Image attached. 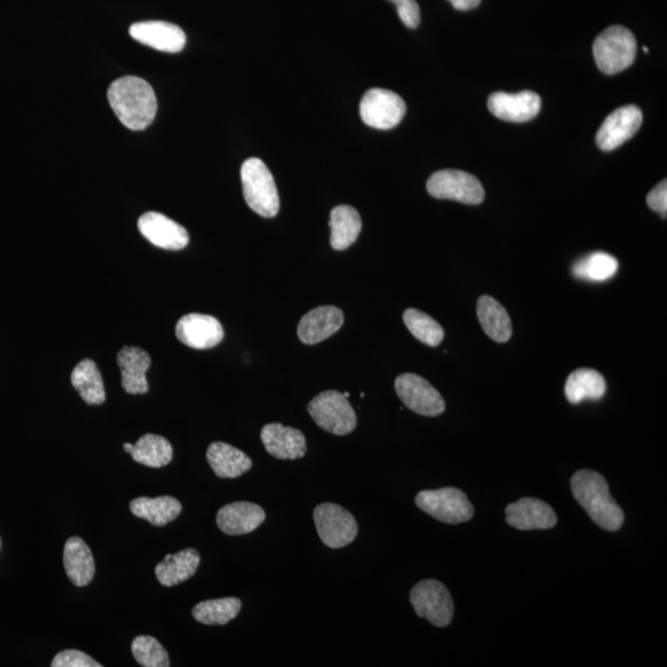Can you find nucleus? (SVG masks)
Instances as JSON below:
<instances>
[{
	"mask_svg": "<svg viewBox=\"0 0 667 667\" xmlns=\"http://www.w3.org/2000/svg\"><path fill=\"white\" fill-rule=\"evenodd\" d=\"M201 564V555L196 549H185L180 553L167 555L156 566L157 580L162 586L173 587L191 579Z\"/></svg>",
	"mask_w": 667,
	"mask_h": 667,
	"instance_id": "5701e85b",
	"label": "nucleus"
},
{
	"mask_svg": "<svg viewBox=\"0 0 667 667\" xmlns=\"http://www.w3.org/2000/svg\"><path fill=\"white\" fill-rule=\"evenodd\" d=\"M395 387L404 406L414 413L424 417H438L445 412L443 397L425 378L403 374L397 377Z\"/></svg>",
	"mask_w": 667,
	"mask_h": 667,
	"instance_id": "9b49d317",
	"label": "nucleus"
},
{
	"mask_svg": "<svg viewBox=\"0 0 667 667\" xmlns=\"http://www.w3.org/2000/svg\"><path fill=\"white\" fill-rule=\"evenodd\" d=\"M403 320L414 338L422 341L425 345L435 348V346H438L444 340V329L440 327L437 320L428 314L418 311V309H407L403 313Z\"/></svg>",
	"mask_w": 667,
	"mask_h": 667,
	"instance_id": "473e14b6",
	"label": "nucleus"
},
{
	"mask_svg": "<svg viewBox=\"0 0 667 667\" xmlns=\"http://www.w3.org/2000/svg\"><path fill=\"white\" fill-rule=\"evenodd\" d=\"M131 38L140 44L167 54H177L185 49L186 34L180 26L166 21H143L130 26Z\"/></svg>",
	"mask_w": 667,
	"mask_h": 667,
	"instance_id": "2eb2a0df",
	"label": "nucleus"
},
{
	"mask_svg": "<svg viewBox=\"0 0 667 667\" xmlns=\"http://www.w3.org/2000/svg\"><path fill=\"white\" fill-rule=\"evenodd\" d=\"M637 55V40L632 31L613 25L597 36L593 56L600 71L613 76L633 65Z\"/></svg>",
	"mask_w": 667,
	"mask_h": 667,
	"instance_id": "20e7f679",
	"label": "nucleus"
},
{
	"mask_svg": "<svg viewBox=\"0 0 667 667\" xmlns=\"http://www.w3.org/2000/svg\"><path fill=\"white\" fill-rule=\"evenodd\" d=\"M416 504L430 517L446 524L469 522L475 513L469 498L455 487L419 492Z\"/></svg>",
	"mask_w": 667,
	"mask_h": 667,
	"instance_id": "423d86ee",
	"label": "nucleus"
},
{
	"mask_svg": "<svg viewBox=\"0 0 667 667\" xmlns=\"http://www.w3.org/2000/svg\"><path fill=\"white\" fill-rule=\"evenodd\" d=\"M427 189L434 198L451 199L469 206L481 204L486 196L485 189L475 176L458 170L435 172L428 180Z\"/></svg>",
	"mask_w": 667,
	"mask_h": 667,
	"instance_id": "1a4fd4ad",
	"label": "nucleus"
},
{
	"mask_svg": "<svg viewBox=\"0 0 667 667\" xmlns=\"http://www.w3.org/2000/svg\"><path fill=\"white\" fill-rule=\"evenodd\" d=\"M344 396H345L346 398H349V396H350V395H349V392H345V393H344Z\"/></svg>",
	"mask_w": 667,
	"mask_h": 667,
	"instance_id": "ea45409f",
	"label": "nucleus"
},
{
	"mask_svg": "<svg viewBox=\"0 0 667 667\" xmlns=\"http://www.w3.org/2000/svg\"><path fill=\"white\" fill-rule=\"evenodd\" d=\"M131 651L136 661L144 667H168L170 658L159 640L150 635H140L131 644Z\"/></svg>",
	"mask_w": 667,
	"mask_h": 667,
	"instance_id": "72a5a7b5",
	"label": "nucleus"
},
{
	"mask_svg": "<svg viewBox=\"0 0 667 667\" xmlns=\"http://www.w3.org/2000/svg\"><path fill=\"white\" fill-rule=\"evenodd\" d=\"M308 413L325 432L348 435L356 429L357 418L353 406L344 393L325 391L308 404Z\"/></svg>",
	"mask_w": 667,
	"mask_h": 667,
	"instance_id": "39448f33",
	"label": "nucleus"
},
{
	"mask_svg": "<svg viewBox=\"0 0 667 667\" xmlns=\"http://www.w3.org/2000/svg\"><path fill=\"white\" fill-rule=\"evenodd\" d=\"M540 108L542 99L537 93L529 91L516 94L496 92L488 98V109L504 122L527 123L537 117Z\"/></svg>",
	"mask_w": 667,
	"mask_h": 667,
	"instance_id": "4468645a",
	"label": "nucleus"
},
{
	"mask_svg": "<svg viewBox=\"0 0 667 667\" xmlns=\"http://www.w3.org/2000/svg\"><path fill=\"white\" fill-rule=\"evenodd\" d=\"M506 521L519 530L554 528L558 517L554 509L537 498H522L506 508Z\"/></svg>",
	"mask_w": 667,
	"mask_h": 667,
	"instance_id": "a211bd4d",
	"label": "nucleus"
},
{
	"mask_svg": "<svg viewBox=\"0 0 667 667\" xmlns=\"http://www.w3.org/2000/svg\"><path fill=\"white\" fill-rule=\"evenodd\" d=\"M571 491L598 527L608 532L622 528L624 513L609 493L605 477L595 471H577L571 479Z\"/></svg>",
	"mask_w": 667,
	"mask_h": 667,
	"instance_id": "f03ea898",
	"label": "nucleus"
},
{
	"mask_svg": "<svg viewBox=\"0 0 667 667\" xmlns=\"http://www.w3.org/2000/svg\"><path fill=\"white\" fill-rule=\"evenodd\" d=\"M241 182L248 206L261 217H276L280 212V196L265 162L257 157L246 160L241 167Z\"/></svg>",
	"mask_w": 667,
	"mask_h": 667,
	"instance_id": "7ed1b4c3",
	"label": "nucleus"
},
{
	"mask_svg": "<svg viewBox=\"0 0 667 667\" xmlns=\"http://www.w3.org/2000/svg\"><path fill=\"white\" fill-rule=\"evenodd\" d=\"M647 203L650 209L666 218L667 212V182L664 180L648 194Z\"/></svg>",
	"mask_w": 667,
	"mask_h": 667,
	"instance_id": "e433bc0d",
	"label": "nucleus"
},
{
	"mask_svg": "<svg viewBox=\"0 0 667 667\" xmlns=\"http://www.w3.org/2000/svg\"><path fill=\"white\" fill-rule=\"evenodd\" d=\"M391 2L397 4L399 2V0H391Z\"/></svg>",
	"mask_w": 667,
	"mask_h": 667,
	"instance_id": "a19ab883",
	"label": "nucleus"
},
{
	"mask_svg": "<svg viewBox=\"0 0 667 667\" xmlns=\"http://www.w3.org/2000/svg\"><path fill=\"white\" fill-rule=\"evenodd\" d=\"M262 444L267 453L278 460L302 459L307 453V441L301 430L280 423L265 425L261 430Z\"/></svg>",
	"mask_w": 667,
	"mask_h": 667,
	"instance_id": "f3484780",
	"label": "nucleus"
},
{
	"mask_svg": "<svg viewBox=\"0 0 667 667\" xmlns=\"http://www.w3.org/2000/svg\"><path fill=\"white\" fill-rule=\"evenodd\" d=\"M63 566L68 579L78 587L91 584L96 574V564L89 546L81 538L72 537L67 540L63 550Z\"/></svg>",
	"mask_w": 667,
	"mask_h": 667,
	"instance_id": "4be33fe9",
	"label": "nucleus"
},
{
	"mask_svg": "<svg viewBox=\"0 0 667 667\" xmlns=\"http://www.w3.org/2000/svg\"><path fill=\"white\" fill-rule=\"evenodd\" d=\"M176 336L182 344L197 350L215 348L224 339L219 320L210 315L192 313L178 320Z\"/></svg>",
	"mask_w": 667,
	"mask_h": 667,
	"instance_id": "ddd939ff",
	"label": "nucleus"
},
{
	"mask_svg": "<svg viewBox=\"0 0 667 667\" xmlns=\"http://www.w3.org/2000/svg\"><path fill=\"white\" fill-rule=\"evenodd\" d=\"M606 380L600 372L591 369H580L572 372L567 378L565 395L571 404H579L585 399L598 401L606 393Z\"/></svg>",
	"mask_w": 667,
	"mask_h": 667,
	"instance_id": "cd10ccee",
	"label": "nucleus"
},
{
	"mask_svg": "<svg viewBox=\"0 0 667 667\" xmlns=\"http://www.w3.org/2000/svg\"><path fill=\"white\" fill-rule=\"evenodd\" d=\"M407 107L397 93L374 88L366 92L360 104L361 119L378 130H390L402 122Z\"/></svg>",
	"mask_w": 667,
	"mask_h": 667,
	"instance_id": "9d476101",
	"label": "nucleus"
},
{
	"mask_svg": "<svg viewBox=\"0 0 667 667\" xmlns=\"http://www.w3.org/2000/svg\"><path fill=\"white\" fill-rule=\"evenodd\" d=\"M243 603L236 597L220 598L198 603L193 608V618L207 626H225L233 621L241 611Z\"/></svg>",
	"mask_w": 667,
	"mask_h": 667,
	"instance_id": "7c9ffc66",
	"label": "nucleus"
},
{
	"mask_svg": "<svg viewBox=\"0 0 667 667\" xmlns=\"http://www.w3.org/2000/svg\"><path fill=\"white\" fill-rule=\"evenodd\" d=\"M344 313L338 307L323 306L312 309L298 325V338L303 344L314 345L330 338L343 327Z\"/></svg>",
	"mask_w": 667,
	"mask_h": 667,
	"instance_id": "6ab92c4d",
	"label": "nucleus"
},
{
	"mask_svg": "<svg viewBox=\"0 0 667 667\" xmlns=\"http://www.w3.org/2000/svg\"><path fill=\"white\" fill-rule=\"evenodd\" d=\"M618 270V261L616 257L606 254V252H595L585 257V259L576 262L574 275L581 280L602 282L616 275Z\"/></svg>",
	"mask_w": 667,
	"mask_h": 667,
	"instance_id": "2f4dec72",
	"label": "nucleus"
},
{
	"mask_svg": "<svg viewBox=\"0 0 667 667\" xmlns=\"http://www.w3.org/2000/svg\"><path fill=\"white\" fill-rule=\"evenodd\" d=\"M266 521V513L259 504L235 502L219 509L217 524L223 533L244 535L255 532Z\"/></svg>",
	"mask_w": 667,
	"mask_h": 667,
	"instance_id": "aec40b11",
	"label": "nucleus"
},
{
	"mask_svg": "<svg viewBox=\"0 0 667 667\" xmlns=\"http://www.w3.org/2000/svg\"><path fill=\"white\" fill-rule=\"evenodd\" d=\"M313 518L320 540L332 549L348 546L359 533V525L353 514L339 504H319L314 509Z\"/></svg>",
	"mask_w": 667,
	"mask_h": 667,
	"instance_id": "0eeeda50",
	"label": "nucleus"
},
{
	"mask_svg": "<svg viewBox=\"0 0 667 667\" xmlns=\"http://www.w3.org/2000/svg\"><path fill=\"white\" fill-rule=\"evenodd\" d=\"M108 101L120 122L130 130H144L156 117V94L143 78L126 76L114 81L108 89Z\"/></svg>",
	"mask_w": 667,
	"mask_h": 667,
	"instance_id": "f257e3e1",
	"label": "nucleus"
},
{
	"mask_svg": "<svg viewBox=\"0 0 667 667\" xmlns=\"http://www.w3.org/2000/svg\"><path fill=\"white\" fill-rule=\"evenodd\" d=\"M122 371V386L129 395H145L149 392L146 380L147 371L151 366V357L143 349L125 346L117 356Z\"/></svg>",
	"mask_w": 667,
	"mask_h": 667,
	"instance_id": "412c9836",
	"label": "nucleus"
},
{
	"mask_svg": "<svg viewBox=\"0 0 667 667\" xmlns=\"http://www.w3.org/2000/svg\"><path fill=\"white\" fill-rule=\"evenodd\" d=\"M399 18L409 29H416L420 23V9L416 0H399L396 4Z\"/></svg>",
	"mask_w": 667,
	"mask_h": 667,
	"instance_id": "c9c22d12",
	"label": "nucleus"
},
{
	"mask_svg": "<svg viewBox=\"0 0 667 667\" xmlns=\"http://www.w3.org/2000/svg\"><path fill=\"white\" fill-rule=\"evenodd\" d=\"M72 386L80 393L89 406H99L105 402L104 382L98 366L92 360H83L71 375Z\"/></svg>",
	"mask_w": 667,
	"mask_h": 667,
	"instance_id": "c85d7f7f",
	"label": "nucleus"
},
{
	"mask_svg": "<svg viewBox=\"0 0 667 667\" xmlns=\"http://www.w3.org/2000/svg\"><path fill=\"white\" fill-rule=\"evenodd\" d=\"M644 51H645V52H647V54H648V52H649V49H648V47H647V46H644Z\"/></svg>",
	"mask_w": 667,
	"mask_h": 667,
	"instance_id": "58836bf2",
	"label": "nucleus"
},
{
	"mask_svg": "<svg viewBox=\"0 0 667 667\" xmlns=\"http://www.w3.org/2000/svg\"><path fill=\"white\" fill-rule=\"evenodd\" d=\"M643 124V113L635 105H626L609 114L598 130L596 141L603 151H613L632 139Z\"/></svg>",
	"mask_w": 667,
	"mask_h": 667,
	"instance_id": "f8f14e48",
	"label": "nucleus"
},
{
	"mask_svg": "<svg viewBox=\"0 0 667 667\" xmlns=\"http://www.w3.org/2000/svg\"><path fill=\"white\" fill-rule=\"evenodd\" d=\"M135 517L145 519L156 527H165L175 521L182 512V504L175 497H140L130 503Z\"/></svg>",
	"mask_w": 667,
	"mask_h": 667,
	"instance_id": "393cba45",
	"label": "nucleus"
},
{
	"mask_svg": "<svg viewBox=\"0 0 667 667\" xmlns=\"http://www.w3.org/2000/svg\"><path fill=\"white\" fill-rule=\"evenodd\" d=\"M477 315L483 332L497 343H507L513 328L511 318L500 302L490 296H482L477 302Z\"/></svg>",
	"mask_w": 667,
	"mask_h": 667,
	"instance_id": "a878e982",
	"label": "nucleus"
},
{
	"mask_svg": "<svg viewBox=\"0 0 667 667\" xmlns=\"http://www.w3.org/2000/svg\"><path fill=\"white\" fill-rule=\"evenodd\" d=\"M329 227L332 229L330 244L336 251H343L355 243L361 233L362 222L354 207L339 206L330 214Z\"/></svg>",
	"mask_w": 667,
	"mask_h": 667,
	"instance_id": "bb28decb",
	"label": "nucleus"
},
{
	"mask_svg": "<svg viewBox=\"0 0 667 667\" xmlns=\"http://www.w3.org/2000/svg\"><path fill=\"white\" fill-rule=\"evenodd\" d=\"M411 603L418 617L428 619L435 627L445 628L453 621V598L448 588L437 580H424L414 586Z\"/></svg>",
	"mask_w": 667,
	"mask_h": 667,
	"instance_id": "6e6552de",
	"label": "nucleus"
},
{
	"mask_svg": "<svg viewBox=\"0 0 667 667\" xmlns=\"http://www.w3.org/2000/svg\"><path fill=\"white\" fill-rule=\"evenodd\" d=\"M207 459L215 475L222 479H236L251 470L252 460L243 451L227 443L210 444Z\"/></svg>",
	"mask_w": 667,
	"mask_h": 667,
	"instance_id": "b1692460",
	"label": "nucleus"
},
{
	"mask_svg": "<svg viewBox=\"0 0 667 667\" xmlns=\"http://www.w3.org/2000/svg\"><path fill=\"white\" fill-rule=\"evenodd\" d=\"M453 7L460 12H466L479 7L481 0H449Z\"/></svg>",
	"mask_w": 667,
	"mask_h": 667,
	"instance_id": "4c0bfd02",
	"label": "nucleus"
},
{
	"mask_svg": "<svg viewBox=\"0 0 667 667\" xmlns=\"http://www.w3.org/2000/svg\"><path fill=\"white\" fill-rule=\"evenodd\" d=\"M138 227L144 238L157 248L178 251L185 249L189 243L187 230L161 213L141 215Z\"/></svg>",
	"mask_w": 667,
	"mask_h": 667,
	"instance_id": "dca6fc26",
	"label": "nucleus"
},
{
	"mask_svg": "<svg viewBox=\"0 0 667 667\" xmlns=\"http://www.w3.org/2000/svg\"><path fill=\"white\" fill-rule=\"evenodd\" d=\"M139 464L160 469L164 467L173 459V449L170 441L161 435L146 434L134 444L130 453Z\"/></svg>",
	"mask_w": 667,
	"mask_h": 667,
	"instance_id": "c756f323",
	"label": "nucleus"
},
{
	"mask_svg": "<svg viewBox=\"0 0 667 667\" xmlns=\"http://www.w3.org/2000/svg\"><path fill=\"white\" fill-rule=\"evenodd\" d=\"M52 667H102L91 656L80 650H65L55 656Z\"/></svg>",
	"mask_w": 667,
	"mask_h": 667,
	"instance_id": "f704fd0d",
	"label": "nucleus"
}]
</instances>
